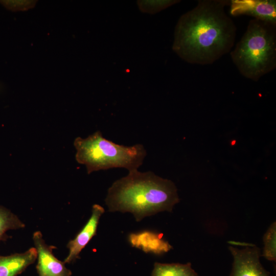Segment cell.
<instances>
[{
	"label": "cell",
	"instance_id": "obj_14",
	"mask_svg": "<svg viewBox=\"0 0 276 276\" xmlns=\"http://www.w3.org/2000/svg\"><path fill=\"white\" fill-rule=\"evenodd\" d=\"M178 0L137 1L139 10L143 13L155 14L174 4L178 3Z\"/></svg>",
	"mask_w": 276,
	"mask_h": 276
},
{
	"label": "cell",
	"instance_id": "obj_1",
	"mask_svg": "<svg viewBox=\"0 0 276 276\" xmlns=\"http://www.w3.org/2000/svg\"><path fill=\"white\" fill-rule=\"evenodd\" d=\"M227 0H199L179 18L174 30L173 51L186 62L213 63L230 52L237 28L225 8Z\"/></svg>",
	"mask_w": 276,
	"mask_h": 276
},
{
	"label": "cell",
	"instance_id": "obj_12",
	"mask_svg": "<svg viewBox=\"0 0 276 276\" xmlns=\"http://www.w3.org/2000/svg\"><path fill=\"white\" fill-rule=\"evenodd\" d=\"M25 224L18 217L7 209L0 206V241H5L10 238L6 232L25 227Z\"/></svg>",
	"mask_w": 276,
	"mask_h": 276
},
{
	"label": "cell",
	"instance_id": "obj_9",
	"mask_svg": "<svg viewBox=\"0 0 276 276\" xmlns=\"http://www.w3.org/2000/svg\"><path fill=\"white\" fill-rule=\"evenodd\" d=\"M128 241L132 247L157 256L167 253L173 248L163 238V234L150 230L130 233Z\"/></svg>",
	"mask_w": 276,
	"mask_h": 276
},
{
	"label": "cell",
	"instance_id": "obj_7",
	"mask_svg": "<svg viewBox=\"0 0 276 276\" xmlns=\"http://www.w3.org/2000/svg\"><path fill=\"white\" fill-rule=\"evenodd\" d=\"M230 14L248 15L254 19L276 24V1L274 0H231Z\"/></svg>",
	"mask_w": 276,
	"mask_h": 276
},
{
	"label": "cell",
	"instance_id": "obj_10",
	"mask_svg": "<svg viewBox=\"0 0 276 276\" xmlns=\"http://www.w3.org/2000/svg\"><path fill=\"white\" fill-rule=\"evenodd\" d=\"M37 251L31 247L23 253L0 256V276H17L37 259Z\"/></svg>",
	"mask_w": 276,
	"mask_h": 276
},
{
	"label": "cell",
	"instance_id": "obj_11",
	"mask_svg": "<svg viewBox=\"0 0 276 276\" xmlns=\"http://www.w3.org/2000/svg\"><path fill=\"white\" fill-rule=\"evenodd\" d=\"M151 276H199L191 263H161L155 262Z\"/></svg>",
	"mask_w": 276,
	"mask_h": 276
},
{
	"label": "cell",
	"instance_id": "obj_2",
	"mask_svg": "<svg viewBox=\"0 0 276 276\" xmlns=\"http://www.w3.org/2000/svg\"><path fill=\"white\" fill-rule=\"evenodd\" d=\"M105 201L108 211L129 212L140 221L160 212H172L179 198L171 180L151 171L134 170L112 183Z\"/></svg>",
	"mask_w": 276,
	"mask_h": 276
},
{
	"label": "cell",
	"instance_id": "obj_15",
	"mask_svg": "<svg viewBox=\"0 0 276 276\" xmlns=\"http://www.w3.org/2000/svg\"><path fill=\"white\" fill-rule=\"evenodd\" d=\"M37 2L36 0H0V4L9 11L19 12L34 8Z\"/></svg>",
	"mask_w": 276,
	"mask_h": 276
},
{
	"label": "cell",
	"instance_id": "obj_5",
	"mask_svg": "<svg viewBox=\"0 0 276 276\" xmlns=\"http://www.w3.org/2000/svg\"><path fill=\"white\" fill-rule=\"evenodd\" d=\"M229 249L233 257L229 276H270L260 262L261 250L255 245L242 248L230 246Z\"/></svg>",
	"mask_w": 276,
	"mask_h": 276
},
{
	"label": "cell",
	"instance_id": "obj_3",
	"mask_svg": "<svg viewBox=\"0 0 276 276\" xmlns=\"http://www.w3.org/2000/svg\"><path fill=\"white\" fill-rule=\"evenodd\" d=\"M231 57L244 77L258 81L276 68V24L250 20Z\"/></svg>",
	"mask_w": 276,
	"mask_h": 276
},
{
	"label": "cell",
	"instance_id": "obj_13",
	"mask_svg": "<svg viewBox=\"0 0 276 276\" xmlns=\"http://www.w3.org/2000/svg\"><path fill=\"white\" fill-rule=\"evenodd\" d=\"M264 248L261 256L269 261L276 260V223H272L263 236Z\"/></svg>",
	"mask_w": 276,
	"mask_h": 276
},
{
	"label": "cell",
	"instance_id": "obj_8",
	"mask_svg": "<svg viewBox=\"0 0 276 276\" xmlns=\"http://www.w3.org/2000/svg\"><path fill=\"white\" fill-rule=\"evenodd\" d=\"M104 212V208L99 204H95L93 206L90 218L74 239L67 244L69 252L63 261L65 264L73 263L79 258L82 250L96 235L100 218Z\"/></svg>",
	"mask_w": 276,
	"mask_h": 276
},
{
	"label": "cell",
	"instance_id": "obj_6",
	"mask_svg": "<svg viewBox=\"0 0 276 276\" xmlns=\"http://www.w3.org/2000/svg\"><path fill=\"white\" fill-rule=\"evenodd\" d=\"M33 240L37 254L36 270L38 276L72 275V271L66 268L64 262L54 255L53 250L56 247L46 244L40 232L34 233Z\"/></svg>",
	"mask_w": 276,
	"mask_h": 276
},
{
	"label": "cell",
	"instance_id": "obj_4",
	"mask_svg": "<svg viewBox=\"0 0 276 276\" xmlns=\"http://www.w3.org/2000/svg\"><path fill=\"white\" fill-rule=\"evenodd\" d=\"M74 145L77 150L76 159L86 166L88 174L114 168H124L129 171L137 170L147 154L142 144L119 145L104 138L100 131L85 139L76 138Z\"/></svg>",
	"mask_w": 276,
	"mask_h": 276
}]
</instances>
